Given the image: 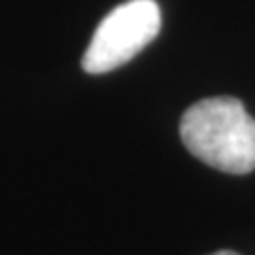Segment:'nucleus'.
<instances>
[{"label":"nucleus","mask_w":255,"mask_h":255,"mask_svg":"<svg viewBox=\"0 0 255 255\" xmlns=\"http://www.w3.org/2000/svg\"><path fill=\"white\" fill-rule=\"evenodd\" d=\"M179 132L189 153L213 168L230 174L255 170V119L238 98L217 96L191 105Z\"/></svg>","instance_id":"1"},{"label":"nucleus","mask_w":255,"mask_h":255,"mask_svg":"<svg viewBox=\"0 0 255 255\" xmlns=\"http://www.w3.org/2000/svg\"><path fill=\"white\" fill-rule=\"evenodd\" d=\"M162 15L155 0H128L98 23L83 55V70L102 75L130 62L157 36Z\"/></svg>","instance_id":"2"},{"label":"nucleus","mask_w":255,"mask_h":255,"mask_svg":"<svg viewBox=\"0 0 255 255\" xmlns=\"http://www.w3.org/2000/svg\"><path fill=\"white\" fill-rule=\"evenodd\" d=\"M213 255H238L234 251H217V253H213Z\"/></svg>","instance_id":"3"}]
</instances>
